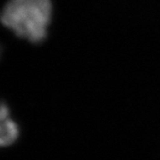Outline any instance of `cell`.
I'll list each match as a JSON object with an SVG mask.
<instances>
[{
  "label": "cell",
  "mask_w": 160,
  "mask_h": 160,
  "mask_svg": "<svg viewBox=\"0 0 160 160\" xmlns=\"http://www.w3.org/2000/svg\"><path fill=\"white\" fill-rule=\"evenodd\" d=\"M52 12L50 0H9L0 20L19 38L38 44L46 39Z\"/></svg>",
  "instance_id": "cell-1"
},
{
  "label": "cell",
  "mask_w": 160,
  "mask_h": 160,
  "mask_svg": "<svg viewBox=\"0 0 160 160\" xmlns=\"http://www.w3.org/2000/svg\"><path fill=\"white\" fill-rule=\"evenodd\" d=\"M19 128L12 120L7 105L0 102V147L9 146L17 140Z\"/></svg>",
  "instance_id": "cell-2"
}]
</instances>
